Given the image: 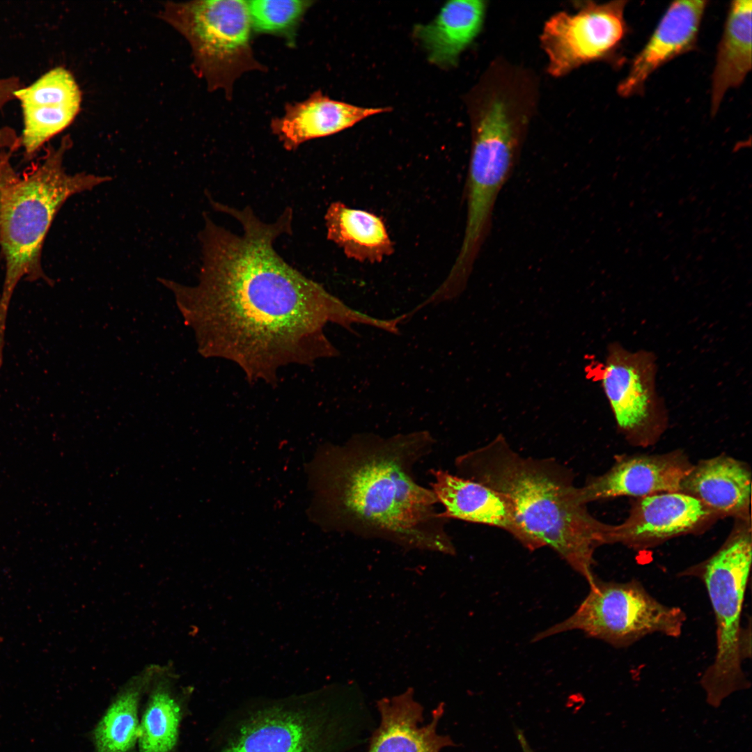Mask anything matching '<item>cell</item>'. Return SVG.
Here are the masks:
<instances>
[{
    "instance_id": "12",
    "label": "cell",
    "mask_w": 752,
    "mask_h": 752,
    "mask_svg": "<svg viewBox=\"0 0 752 752\" xmlns=\"http://www.w3.org/2000/svg\"><path fill=\"white\" fill-rule=\"evenodd\" d=\"M719 517L698 499L681 492L634 499L627 517L611 525L609 545L648 549L673 538L703 533Z\"/></svg>"
},
{
    "instance_id": "8",
    "label": "cell",
    "mask_w": 752,
    "mask_h": 752,
    "mask_svg": "<svg viewBox=\"0 0 752 752\" xmlns=\"http://www.w3.org/2000/svg\"><path fill=\"white\" fill-rule=\"evenodd\" d=\"M589 591L568 618L536 634V642L566 632L579 630L612 647L631 646L648 635L678 638L687 620L679 606L659 602L642 583L603 581L596 577Z\"/></svg>"
},
{
    "instance_id": "21",
    "label": "cell",
    "mask_w": 752,
    "mask_h": 752,
    "mask_svg": "<svg viewBox=\"0 0 752 752\" xmlns=\"http://www.w3.org/2000/svg\"><path fill=\"white\" fill-rule=\"evenodd\" d=\"M324 219L328 240L350 258L379 263L394 251L383 219L374 213L336 201L329 206Z\"/></svg>"
},
{
    "instance_id": "3",
    "label": "cell",
    "mask_w": 752,
    "mask_h": 752,
    "mask_svg": "<svg viewBox=\"0 0 752 752\" xmlns=\"http://www.w3.org/2000/svg\"><path fill=\"white\" fill-rule=\"evenodd\" d=\"M460 477L504 495L535 550L549 547L588 583L596 549L609 545L611 524L593 517L579 502L574 476L552 459L524 457L501 434L456 457Z\"/></svg>"
},
{
    "instance_id": "1",
    "label": "cell",
    "mask_w": 752,
    "mask_h": 752,
    "mask_svg": "<svg viewBox=\"0 0 752 752\" xmlns=\"http://www.w3.org/2000/svg\"><path fill=\"white\" fill-rule=\"evenodd\" d=\"M242 226L235 234L205 215L200 234L199 283L180 290L188 300L201 350L235 363L250 382L276 384L281 368L311 366L338 354L324 328L331 322L350 329L364 316L286 263L274 242L291 233L288 207L265 223L249 207L216 203Z\"/></svg>"
},
{
    "instance_id": "5",
    "label": "cell",
    "mask_w": 752,
    "mask_h": 752,
    "mask_svg": "<svg viewBox=\"0 0 752 752\" xmlns=\"http://www.w3.org/2000/svg\"><path fill=\"white\" fill-rule=\"evenodd\" d=\"M539 95L529 69L502 58L491 61L466 95L471 150L468 175L487 185H504L517 162Z\"/></svg>"
},
{
    "instance_id": "24",
    "label": "cell",
    "mask_w": 752,
    "mask_h": 752,
    "mask_svg": "<svg viewBox=\"0 0 752 752\" xmlns=\"http://www.w3.org/2000/svg\"><path fill=\"white\" fill-rule=\"evenodd\" d=\"M175 677L171 664L159 665L152 680L139 724L140 752H171L177 743L182 712Z\"/></svg>"
},
{
    "instance_id": "15",
    "label": "cell",
    "mask_w": 752,
    "mask_h": 752,
    "mask_svg": "<svg viewBox=\"0 0 752 752\" xmlns=\"http://www.w3.org/2000/svg\"><path fill=\"white\" fill-rule=\"evenodd\" d=\"M432 490L443 506L441 516L482 524L505 530L530 551L535 550L531 538L517 522L510 501L502 494L480 483L431 470Z\"/></svg>"
},
{
    "instance_id": "17",
    "label": "cell",
    "mask_w": 752,
    "mask_h": 752,
    "mask_svg": "<svg viewBox=\"0 0 752 752\" xmlns=\"http://www.w3.org/2000/svg\"><path fill=\"white\" fill-rule=\"evenodd\" d=\"M706 1L673 2L645 47L635 57L629 71L618 84V94L629 97L639 92L648 78L675 56L696 44Z\"/></svg>"
},
{
    "instance_id": "28",
    "label": "cell",
    "mask_w": 752,
    "mask_h": 752,
    "mask_svg": "<svg viewBox=\"0 0 752 752\" xmlns=\"http://www.w3.org/2000/svg\"><path fill=\"white\" fill-rule=\"evenodd\" d=\"M1 643H2V639H1V637L0 636V645H1Z\"/></svg>"
},
{
    "instance_id": "19",
    "label": "cell",
    "mask_w": 752,
    "mask_h": 752,
    "mask_svg": "<svg viewBox=\"0 0 752 752\" xmlns=\"http://www.w3.org/2000/svg\"><path fill=\"white\" fill-rule=\"evenodd\" d=\"M390 109L356 106L316 91L304 101L288 104L284 115L272 119L271 130L285 149L293 150L307 141L335 134Z\"/></svg>"
},
{
    "instance_id": "18",
    "label": "cell",
    "mask_w": 752,
    "mask_h": 752,
    "mask_svg": "<svg viewBox=\"0 0 752 752\" xmlns=\"http://www.w3.org/2000/svg\"><path fill=\"white\" fill-rule=\"evenodd\" d=\"M751 479L746 462L720 455L694 464L680 492L698 499L719 518L750 519Z\"/></svg>"
},
{
    "instance_id": "10",
    "label": "cell",
    "mask_w": 752,
    "mask_h": 752,
    "mask_svg": "<svg viewBox=\"0 0 752 752\" xmlns=\"http://www.w3.org/2000/svg\"><path fill=\"white\" fill-rule=\"evenodd\" d=\"M652 352L631 351L618 343L608 346L605 361L596 368L600 382L624 439L636 447L656 444L667 428L666 407L656 389Z\"/></svg>"
},
{
    "instance_id": "4",
    "label": "cell",
    "mask_w": 752,
    "mask_h": 752,
    "mask_svg": "<svg viewBox=\"0 0 752 752\" xmlns=\"http://www.w3.org/2000/svg\"><path fill=\"white\" fill-rule=\"evenodd\" d=\"M69 136L55 148L49 145L38 162L22 175L15 171L13 152L0 153V243L6 274L0 296V338L5 336L10 300L19 281L46 279L42 247L54 218L70 196L110 181L107 175L65 171L63 159Z\"/></svg>"
},
{
    "instance_id": "11",
    "label": "cell",
    "mask_w": 752,
    "mask_h": 752,
    "mask_svg": "<svg viewBox=\"0 0 752 752\" xmlns=\"http://www.w3.org/2000/svg\"><path fill=\"white\" fill-rule=\"evenodd\" d=\"M626 1L581 2L574 13L560 11L545 23L540 37L547 72L559 78L607 56L626 32Z\"/></svg>"
},
{
    "instance_id": "27",
    "label": "cell",
    "mask_w": 752,
    "mask_h": 752,
    "mask_svg": "<svg viewBox=\"0 0 752 752\" xmlns=\"http://www.w3.org/2000/svg\"><path fill=\"white\" fill-rule=\"evenodd\" d=\"M0 222H1V198H0Z\"/></svg>"
},
{
    "instance_id": "26",
    "label": "cell",
    "mask_w": 752,
    "mask_h": 752,
    "mask_svg": "<svg viewBox=\"0 0 752 752\" xmlns=\"http://www.w3.org/2000/svg\"><path fill=\"white\" fill-rule=\"evenodd\" d=\"M22 88L17 78L0 79V109L15 98V92ZM21 146L20 138L10 127L0 128V153L15 151Z\"/></svg>"
},
{
    "instance_id": "20",
    "label": "cell",
    "mask_w": 752,
    "mask_h": 752,
    "mask_svg": "<svg viewBox=\"0 0 752 752\" xmlns=\"http://www.w3.org/2000/svg\"><path fill=\"white\" fill-rule=\"evenodd\" d=\"M487 8L485 1H449L433 20L416 24L413 36L429 62L444 68L455 66L460 54L480 33Z\"/></svg>"
},
{
    "instance_id": "7",
    "label": "cell",
    "mask_w": 752,
    "mask_h": 752,
    "mask_svg": "<svg viewBox=\"0 0 752 752\" xmlns=\"http://www.w3.org/2000/svg\"><path fill=\"white\" fill-rule=\"evenodd\" d=\"M161 17L187 40L194 71L211 91L222 89L229 99L242 74L265 69L251 48L247 1L168 2Z\"/></svg>"
},
{
    "instance_id": "13",
    "label": "cell",
    "mask_w": 752,
    "mask_h": 752,
    "mask_svg": "<svg viewBox=\"0 0 752 752\" xmlns=\"http://www.w3.org/2000/svg\"><path fill=\"white\" fill-rule=\"evenodd\" d=\"M684 451L661 454L622 455L605 473L591 477L578 487L583 505L620 496L641 498L666 492H680L693 466Z\"/></svg>"
},
{
    "instance_id": "14",
    "label": "cell",
    "mask_w": 752,
    "mask_h": 752,
    "mask_svg": "<svg viewBox=\"0 0 752 752\" xmlns=\"http://www.w3.org/2000/svg\"><path fill=\"white\" fill-rule=\"evenodd\" d=\"M15 98L22 110L19 138L27 159L73 121L81 99L75 78L63 67L53 68L31 85L19 88Z\"/></svg>"
},
{
    "instance_id": "6",
    "label": "cell",
    "mask_w": 752,
    "mask_h": 752,
    "mask_svg": "<svg viewBox=\"0 0 752 752\" xmlns=\"http://www.w3.org/2000/svg\"><path fill=\"white\" fill-rule=\"evenodd\" d=\"M735 520L728 538L712 556L678 574L700 580L713 609L716 653L700 685L714 707L750 685L742 666V613L752 561L751 519Z\"/></svg>"
},
{
    "instance_id": "23",
    "label": "cell",
    "mask_w": 752,
    "mask_h": 752,
    "mask_svg": "<svg viewBox=\"0 0 752 752\" xmlns=\"http://www.w3.org/2000/svg\"><path fill=\"white\" fill-rule=\"evenodd\" d=\"M159 666L148 665L118 693L95 728V752H129L134 746L139 737L140 700Z\"/></svg>"
},
{
    "instance_id": "9",
    "label": "cell",
    "mask_w": 752,
    "mask_h": 752,
    "mask_svg": "<svg viewBox=\"0 0 752 752\" xmlns=\"http://www.w3.org/2000/svg\"><path fill=\"white\" fill-rule=\"evenodd\" d=\"M341 709L312 695L269 702L251 710L219 752H338Z\"/></svg>"
},
{
    "instance_id": "2",
    "label": "cell",
    "mask_w": 752,
    "mask_h": 752,
    "mask_svg": "<svg viewBox=\"0 0 752 752\" xmlns=\"http://www.w3.org/2000/svg\"><path fill=\"white\" fill-rule=\"evenodd\" d=\"M434 444L421 430L389 437L358 434L341 444L320 445L304 467L312 493L308 519L324 531L454 554L434 493L414 474Z\"/></svg>"
},
{
    "instance_id": "22",
    "label": "cell",
    "mask_w": 752,
    "mask_h": 752,
    "mask_svg": "<svg viewBox=\"0 0 752 752\" xmlns=\"http://www.w3.org/2000/svg\"><path fill=\"white\" fill-rule=\"evenodd\" d=\"M751 0L734 1L730 6L712 75V116L727 91L740 86L751 69Z\"/></svg>"
},
{
    "instance_id": "25",
    "label": "cell",
    "mask_w": 752,
    "mask_h": 752,
    "mask_svg": "<svg viewBox=\"0 0 752 752\" xmlns=\"http://www.w3.org/2000/svg\"><path fill=\"white\" fill-rule=\"evenodd\" d=\"M247 1L253 32L282 37L290 46L295 45L299 25L313 3L306 0Z\"/></svg>"
},
{
    "instance_id": "16",
    "label": "cell",
    "mask_w": 752,
    "mask_h": 752,
    "mask_svg": "<svg viewBox=\"0 0 752 752\" xmlns=\"http://www.w3.org/2000/svg\"><path fill=\"white\" fill-rule=\"evenodd\" d=\"M380 716L367 752H441L455 746L451 737L441 735L437 726L444 713L443 703L432 710L431 720L424 723V707L409 689L377 702Z\"/></svg>"
}]
</instances>
